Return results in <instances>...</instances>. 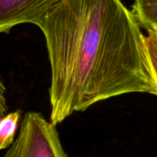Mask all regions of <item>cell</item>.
Here are the masks:
<instances>
[{
  "label": "cell",
  "mask_w": 157,
  "mask_h": 157,
  "mask_svg": "<svg viewBox=\"0 0 157 157\" xmlns=\"http://www.w3.org/2000/svg\"><path fill=\"white\" fill-rule=\"evenodd\" d=\"M140 25L146 29L157 26V0H134L132 6Z\"/></svg>",
  "instance_id": "cell-4"
},
{
  "label": "cell",
  "mask_w": 157,
  "mask_h": 157,
  "mask_svg": "<svg viewBox=\"0 0 157 157\" xmlns=\"http://www.w3.org/2000/svg\"><path fill=\"white\" fill-rule=\"evenodd\" d=\"M147 32L148 35L144 38L146 49L152 75L157 87V36L152 31Z\"/></svg>",
  "instance_id": "cell-6"
},
{
  "label": "cell",
  "mask_w": 157,
  "mask_h": 157,
  "mask_svg": "<svg viewBox=\"0 0 157 157\" xmlns=\"http://www.w3.org/2000/svg\"><path fill=\"white\" fill-rule=\"evenodd\" d=\"M21 110L9 113L0 120V150L10 147L15 141Z\"/></svg>",
  "instance_id": "cell-5"
},
{
  "label": "cell",
  "mask_w": 157,
  "mask_h": 157,
  "mask_svg": "<svg viewBox=\"0 0 157 157\" xmlns=\"http://www.w3.org/2000/svg\"><path fill=\"white\" fill-rule=\"evenodd\" d=\"M6 87L0 80V120L6 116L8 110L7 101L6 98Z\"/></svg>",
  "instance_id": "cell-7"
},
{
  "label": "cell",
  "mask_w": 157,
  "mask_h": 157,
  "mask_svg": "<svg viewBox=\"0 0 157 157\" xmlns=\"http://www.w3.org/2000/svg\"><path fill=\"white\" fill-rule=\"evenodd\" d=\"M2 157H68L60 140L56 125L41 113L28 112L18 137Z\"/></svg>",
  "instance_id": "cell-2"
},
{
  "label": "cell",
  "mask_w": 157,
  "mask_h": 157,
  "mask_svg": "<svg viewBox=\"0 0 157 157\" xmlns=\"http://www.w3.org/2000/svg\"><path fill=\"white\" fill-rule=\"evenodd\" d=\"M58 0H0V34L9 33L21 24L40 27Z\"/></svg>",
  "instance_id": "cell-3"
},
{
  "label": "cell",
  "mask_w": 157,
  "mask_h": 157,
  "mask_svg": "<svg viewBox=\"0 0 157 157\" xmlns=\"http://www.w3.org/2000/svg\"><path fill=\"white\" fill-rule=\"evenodd\" d=\"M39 28L50 61L55 125L113 97L157 95L145 35L121 0H58Z\"/></svg>",
  "instance_id": "cell-1"
},
{
  "label": "cell",
  "mask_w": 157,
  "mask_h": 157,
  "mask_svg": "<svg viewBox=\"0 0 157 157\" xmlns=\"http://www.w3.org/2000/svg\"><path fill=\"white\" fill-rule=\"evenodd\" d=\"M147 30H150L152 31V32H153V33L155 34V35L157 36V26L156 27H154V28H152V29H147Z\"/></svg>",
  "instance_id": "cell-8"
}]
</instances>
